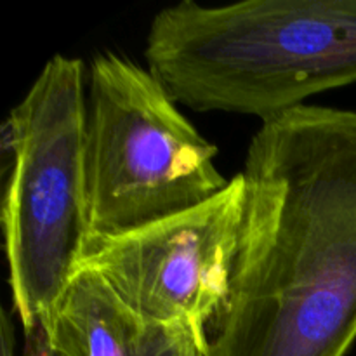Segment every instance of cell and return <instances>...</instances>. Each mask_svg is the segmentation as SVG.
Returning a JSON list of instances; mask_svg holds the SVG:
<instances>
[{
    "mask_svg": "<svg viewBox=\"0 0 356 356\" xmlns=\"http://www.w3.org/2000/svg\"><path fill=\"white\" fill-rule=\"evenodd\" d=\"M245 212L207 356H346L356 341V111L301 104L261 122Z\"/></svg>",
    "mask_w": 356,
    "mask_h": 356,
    "instance_id": "1",
    "label": "cell"
},
{
    "mask_svg": "<svg viewBox=\"0 0 356 356\" xmlns=\"http://www.w3.org/2000/svg\"><path fill=\"white\" fill-rule=\"evenodd\" d=\"M145 58L177 104L263 122L356 82V0H183L155 14Z\"/></svg>",
    "mask_w": 356,
    "mask_h": 356,
    "instance_id": "2",
    "label": "cell"
},
{
    "mask_svg": "<svg viewBox=\"0 0 356 356\" xmlns=\"http://www.w3.org/2000/svg\"><path fill=\"white\" fill-rule=\"evenodd\" d=\"M87 92L82 59L56 54L2 129V225L14 312L47 327L87 243Z\"/></svg>",
    "mask_w": 356,
    "mask_h": 356,
    "instance_id": "3",
    "label": "cell"
},
{
    "mask_svg": "<svg viewBox=\"0 0 356 356\" xmlns=\"http://www.w3.org/2000/svg\"><path fill=\"white\" fill-rule=\"evenodd\" d=\"M87 83V242L190 211L225 190L218 148L148 68L101 52Z\"/></svg>",
    "mask_w": 356,
    "mask_h": 356,
    "instance_id": "4",
    "label": "cell"
},
{
    "mask_svg": "<svg viewBox=\"0 0 356 356\" xmlns=\"http://www.w3.org/2000/svg\"><path fill=\"white\" fill-rule=\"evenodd\" d=\"M245 212L242 172L216 197L148 226L90 240L79 268L99 275L134 312L207 330L228 301Z\"/></svg>",
    "mask_w": 356,
    "mask_h": 356,
    "instance_id": "5",
    "label": "cell"
},
{
    "mask_svg": "<svg viewBox=\"0 0 356 356\" xmlns=\"http://www.w3.org/2000/svg\"><path fill=\"white\" fill-rule=\"evenodd\" d=\"M44 329L72 356H207V341L191 327L134 312L87 268H79Z\"/></svg>",
    "mask_w": 356,
    "mask_h": 356,
    "instance_id": "6",
    "label": "cell"
},
{
    "mask_svg": "<svg viewBox=\"0 0 356 356\" xmlns=\"http://www.w3.org/2000/svg\"><path fill=\"white\" fill-rule=\"evenodd\" d=\"M24 341L26 343H24L23 356H72L52 343L47 330L40 325H37L33 332L24 334Z\"/></svg>",
    "mask_w": 356,
    "mask_h": 356,
    "instance_id": "7",
    "label": "cell"
},
{
    "mask_svg": "<svg viewBox=\"0 0 356 356\" xmlns=\"http://www.w3.org/2000/svg\"><path fill=\"white\" fill-rule=\"evenodd\" d=\"M0 356H16V337L10 313L2 309V329H0Z\"/></svg>",
    "mask_w": 356,
    "mask_h": 356,
    "instance_id": "8",
    "label": "cell"
}]
</instances>
